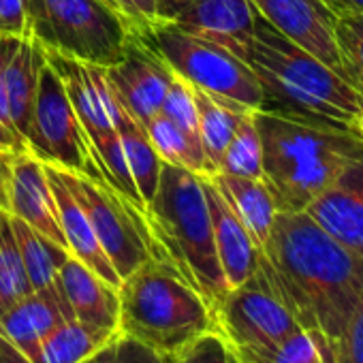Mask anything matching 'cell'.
Instances as JSON below:
<instances>
[{
    "mask_svg": "<svg viewBox=\"0 0 363 363\" xmlns=\"http://www.w3.org/2000/svg\"><path fill=\"white\" fill-rule=\"evenodd\" d=\"M259 269L301 329L331 346L363 301V259L335 242L306 212H278Z\"/></svg>",
    "mask_w": 363,
    "mask_h": 363,
    "instance_id": "6da1fadb",
    "label": "cell"
},
{
    "mask_svg": "<svg viewBox=\"0 0 363 363\" xmlns=\"http://www.w3.org/2000/svg\"><path fill=\"white\" fill-rule=\"evenodd\" d=\"M246 62L263 90L261 109L357 135L363 94L331 67L280 35L261 16Z\"/></svg>",
    "mask_w": 363,
    "mask_h": 363,
    "instance_id": "7a4b0ae2",
    "label": "cell"
},
{
    "mask_svg": "<svg viewBox=\"0 0 363 363\" xmlns=\"http://www.w3.org/2000/svg\"><path fill=\"white\" fill-rule=\"evenodd\" d=\"M261 147L263 182L278 212H306V208L363 154L359 135L293 120L274 111H255Z\"/></svg>",
    "mask_w": 363,
    "mask_h": 363,
    "instance_id": "3957f363",
    "label": "cell"
},
{
    "mask_svg": "<svg viewBox=\"0 0 363 363\" xmlns=\"http://www.w3.org/2000/svg\"><path fill=\"white\" fill-rule=\"evenodd\" d=\"M143 214L154 259L171 265L214 310L229 286L214 246L206 175L162 162L158 189Z\"/></svg>",
    "mask_w": 363,
    "mask_h": 363,
    "instance_id": "277c9868",
    "label": "cell"
},
{
    "mask_svg": "<svg viewBox=\"0 0 363 363\" xmlns=\"http://www.w3.org/2000/svg\"><path fill=\"white\" fill-rule=\"evenodd\" d=\"M118 329L152 348L177 354L214 331V310L171 265L150 259L120 286Z\"/></svg>",
    "mask_w": 363,
    "mask_h": 363,
    "instance_id": "5b68a950",
    "label": "cell"
},
{
    "mask_svg": "<svg viewBox=\"0 0 363 363\" xmlns=\"http://www.w3.org/2000/svg\"><path fill=\"white\" fill-rule=\"evenodd\" d=\"M28 24L45 52L103 69L118 65L139 33L109 0H28Z\"/></svg>",
    "mask_w": 363,
    "mask_h": 363,
    "instance_id": "8992f818",
    "label": "cell"
},
{
    "mask_svg": "<svg viewBox=\"0 0 363 363\" xmlns=\"http://www.w3.org/2000/svg\"><path fill=\"white\" fill-rule=\"evenodd\" d=\"M137 35L191 86L246 109L263 107V90L255 71L229 50L179 30L171 22H154Z\"/></svg>",
    "mask_w": 363,
    "mask_h": 363,
    "instance_id": "52a82bcc",
    "label": "cell"
},
{
    "mask_svg": "<svg viewBox=\"0 0 363 363\" xmlns=\"http://www.w3.org/2000/svg\"><path fill=\"white\" fill-rule=\"evenodd\" d=\"M45 58L48 65L60 75L107 182L133 206L145 212V206L130 177L116 126V120L124 107L116 99L105 69L60 56L56 52H45Z\"/></svg>",
    "mask_w": 363,
    "mask_h": 363,
    "instance_id": "ba28073f",
    "label": "cell"
},
{
    "mask_svg": "<svg viewBox=\"0 0 363 363\" xmlns=\"http://www.w3.org/2000/svg\"><path fill=\"white\" fill-rule=\"evenodd\" d=\"M299 329L259 267L244 284L229 289L214 308V333L235 363H272L280 346Z\"/></svg>",
    "mask_w": 363,
    "mask_h": 363,
    "instance_id": "9c48e42d",
    "label": "cell"
},
{
    "mask_svg": "<svg viewBox=\"0 0 363 363\" xmlns=\"http://www.w3.org/2000/svg\"><path fill=\"white\" fill-rule=\"evenodd\" d=\"M65 184L84 208L94 235L120 280L154 259V242L145 214L107 182L60 169Z\"/></svg>",
    "mask_w": 363,
    "mask_h": 363,
    "instance_id": "30bf717a",
    "label": "cell"
},
{
    "mask_svg": "<svg viewBox=\"0 0 363 363\" xmlns=\"http://www.w3.org/2000/svg\"><path fill=\"white\" fill-rule=\"evenodd\" d=\"M26 145L28 152L48 164L107 182L88 135L73 109L67 88L50 65H45L41 71Z\"/></svg>",
    "mask_w": 363,
    "mask_h": 363,
    "instance_id": "8fae6325",
    "label": "cell"
},
{
    "mask_svg": "<svg viewBox=\"0 0 363 363\" xmlns=\"http://www.w3.org/2000/svg\"><path fill=\"white\" fill-rule=\"evenodd\" d=\"M250 3L280 35L346 79L335 41V13L325 5V0H250Z\"/></svg>",
    "mask_w": 363,
    "mask_h": 363,
    "instance_id": "7c38bea8",
    "label": "cell"
},
{
    "mask_svg": "<svg viewBox=\"0 0 363 363\" xmlns=\"http://www.w3.org/2000/svg\"><path fill=\"white\" fill-rule=\"evenodd\" d=\"M105 75L126 113L145 126L160 113L173 71L137 35L126 56L118 65L107 67Z\"/></svg>",
    "mask_w": 363,
    "mask_h": 363,
    "instance_id": "4fadbf2b",
    "label": "cell"
},
{
    "mask_svg": "<svg viewBox=\"0 0 363 363\" xmlns=\"http://www.w3.org/2000/svg\"><path fill=\"white\" fill-rule=\"evenodd\" d=\"M306 214L335 242L363 259V154L306 208Z\"/></svg>",
    "mask_w": 363,
    "mask_h": 363,
    "instance_id": "5bb4252c",
    "label": "cell"
},
{
    "mask_svg": "<svg viewBox=\"0 0 363 363\" xmlns=\"http://www.w3.org/2000/svg\"><path fill=\"white\" fill-rule=\"evenodd\" d=\"M259 11L250 0H197L171 24L246 60Z\"/></svg>",
    "mask_w": 363,
    "mask_h": 363,
    "instance_id": "9a60e30c",
    "label": "cell"
},
{
    "mask_svg": "<svg viewBox=\"0 0 363 363\" xmlns=\"http://www.w3.org/2000/svg\"><path fill=\"white\" fill-rule=\"evenodd\" d=\"M11 216L24 220L52 242L67 248V240L60 227L56 199L50 186L45 162L33 152H18L11 167L9 210ZM69 250V248H67Z\"/></svg>",
    "mask_w": 363,
    "mask_h": 363,
    "instance_id": "2e32d148",
    "label": "cell"
},
{
    "mask_svg": "<svg viewBox=\"0 0 363 363\" xmlns=\"http://www.w3.org/2000/svg\"><path fill=\"white\" fill-rule=\"evenodd\" d=\"M73 318V312L60 291H33L0 316V333L11 340L33 363H39V348L43 337L60 323Z\"/></svg>",
    "mask_w": 363,
    "mask_h": 363,
    "instance_id": "e0dca14e",
    "label": "cell"
},
{
    "mask_svg": "<svg viewBox=\"0 0 363 363\" xmlns=\"http://www.w3.org/2000/svg\"><path fill=\"white\" fill-rule=\"evenodd\" d=\"M206 199L212 214L214 229V246L218 255V263L229 289L244 284L259 267L261 250L250 238L248 229L216 191V186L206 177Z\"/></svg>",
    "mask_w": 363,
    "mask_h": 363,
    "instance_id": "ac0fdd59",
    "label": "cell"
},
{
    "mask_svg": "<svg viewBox=\"0 0 363 363\" xmlns=\"http://www.w3.org/2000/svg\"><path fill=\"white\" fill-rule=\"evenodd\" d=\"M58 284L75 320L103 331L118 329V320H120L118 286L103 280L99 274H94L75 257H69L60 267Z\"/></svg>",
    "mask_w": 363,
    "mask_h": 363,
    "instance_id": "d6986e66",
    "label": "cell"
},
{
    "mask_svg": "<svg viewBox=\"0 0 363 363\" xmlns=\"http://www.w3.org/2000/svg\"><path fill=\"white\" fill-rule=\"evenodd\" d=\"M48 177H50V186L56 199V208H58V218H60V227L67 240V248L71 252V257H75L77 261H82L86 267H90L94 274H99L103 280H107L113 286H120V276L116 274L111 261L107 259L105 250L101 248L94 229L84 212V208L79 206V201L73 197V193L69 191V186L65 184V179L58 171V167L48 164Z\"/></svg>",
    "mask_w": 363,
    "mask_h": 363,
    "instance_id": "ffe728a7",
    "label": "cell"
},
{
    "mask_svg": "<svg viewBox=\"0 0 363 363\" xmlns=\"http://www.w3.org/2000/svg\"><path fill=\"white\" fill-rule=\"evenodd\" d=\"M48 65L45 50L33 35H26L16 41L11 56L5 67V90H7V105L9 116L16 130L24 137L28 135L35 101L39 92L41 71Z\"/></svg>",
    "mask_w": 363,
    "mask_h": 363,
    "instance_id": "44dd1931",
    "label": "cell"
},
{
    "mask_svg": "<svg viewBox=\"0 0 363 363\" xmlns=\"http://www.w3.org/2000/svg\"><path fill=\"white\" fill-rule=\"evenodd\" d=\"M206 177L216 186V191L223 195V199L248 229L259 250H263L272 233L274 218L278 214L274 197L267 191L265 182L252 177H238L229 173H212Z\"/></svg>",
    "mask_w": 363,
    "mask_h": 363,
    "instance_id": "7402d4cb",
    "label": "cell"
},
{
    "mask_svg": "<svg viewBox=\"0 0 363 363\" xmlns=\"http://www.w3.org/2000/svg\"><path fill=\"white\" fill-rule=\"evenodd\" d=\"M195 101H197V111H199V137H201V147L208 158V164L212 173H218L223 156L235 135V128L242 120L246 109L242 105L216 99L199 88L193 86Z\"/></svg>",
    "mask_w": 363,
    "mask_h": 363,
    "instance_id": "603a6c76",
    "label": "cell"
},
{
    "mask_svg": "<svg viewBox=\"0 0 363 363\" xmlns=\"http://www.w3.org/2000/svg\"><path fill=\"white\" fill-rule=\"evenodd\" d=\"M11 227H13L16 242H18L22 261H24V269H26L33 291L56 289L60 267L71 257V252L16 216H11Z\"/></svg>",
    "mask_w": 363,
    "mask_h": 363,
    "instance_id": "cb8c5ba5",
    "label": "cell"
},
{
    "mask_svg": "<svg viewBox=\"0 0 363 363\" xmlns=\"http://www.w3.org/2000/svg\"><path fill=\"white\" fill-rule=\"evenodd\" d=\"M116 126H118V135H120V143H122V150L126 156L130 177L135 182V189H137L143 206H147L158 189L162 160H160L156 147L152 145V141L145 133V126L135 122L126 113V109L120 111Z\"/></svg>",
    "mask_w": 363,
    "mask_h": 363,
    "instance_id": "d4e9b609",
    "label": "cell"
},
{
    "mask_svg": "<svg viewBox=\"0 0 363 363\" xmlns=\"http://www.w3.org/2000/svg\"><path fill=\"white\" fill-rule=\"evenodd\" d=\"M116 331H103L69 318L43 337L39 348V363H82Z\"/></svg>",
    "mask_w": 363,
    "mask_h": 363,
    "instance_id": "484cf974",
    "label": "cell"
},
{
    "mask_svg": "<svg viewBox=\"0 0 363 363\" xmlns=\"http://www.w3.org/2000/svg\"><path fill=\"white\" fill-rule=\"evenodd\" d=\"M145 133L162 162H169L182 169H191L199 175H212L203 147L197 145L182 128H177L167 116L156 113L145 124Z\"/></svg>",
    "mask_w": 363,
    "mask_h": 363,
    "instance_id": "4316f807",
    "label": "cell"
},
{
    "mask_svg": "<svg viewBox=\"0 0 363 363\" xmlns=\"http://www.w3.org/2000/svg\"><path fill=\"white\" fill-rule=\"evenodd\" d=\"M33 293L9 212H0V316Z\"/></svg>",
    "mask_w": 363,
    "mask_h": 363,
    "instance_id": "83f0119b",
    "label": "cell"
},
{
    "mask_svg": "<svg viewBox=\"0 0 363 363\" xmlns=\"http://www.w3.org/2000/svg\"><path fill=\"white\" fill-rule=\"evenodd\" d=\"M255 111H246L235 128V135L223 156L218 173H229L238 177L263 179V147L255 120Z\"/></svg>",
    "mask_w": 363,
    "mask_h": 363,
    "instance_id": "f1b7e54d",
    "label": "cell"
},
{
    "mask_svg": "<svg viewBox=\"0 0 363 363\" xmlns=\"http://www.w3.org/2000/svg\"><path fill=\"white\" fill-rule=\"evenodd\" d=\"M82 363H177V357L152 348L118 329Z\"/></svg>",
    "mask_w": 363,
    "mask_h": 363,
    "instance_id": "f546056e",
    "label": "cell"
},
{
    "mask_svg": "<svg viewBox=\"0 0 363 363\" xmlns=\"http://www.w3.org/2000/svg\"><path fill=\"white\" fill-rule=\"evenodd\" d=\"M335 41L346 79L363 94V13L335 16Z\"/></svg>",
    "mask_w": 363,
    "mask_h": 363,
    "instance_id": "4dcf8cb0",
    "label": "cell"
},
{
    "mask_svg": "<svg viewBox=\"0 0 363 363\" xmlns=\"http://www.w3.org/2000/svg\"><path fill=\"white\" fill-rule=\"evenodd\" d=\"M162 116H167L177 128L184 130L197 145H201V137H199V111H197V101H195V92L193 86L189 82H184L179 75L173 73L162 109Z\"/></svg>",
    "mask_w": 363,
    "mask_h": 363,
    "instance_id": "1f68e13d",
    "label": "cell"
},
{
    "mask_svg": "<svg viewBox=\"0 0 363 363\" xmlns=\"http://www.w3.org/2000/svg\"><path fill=\"white\" fill-rule=\"evenodd\" d=\"M272 363H333V346L323 333L299 329L280 346Z\"/></svg>",
    "mask_w": 363,
    "mask_h": 363,
    "instance_id": "d6a6232c",
    "label": "cell"
},
{
    "mask_svg": "<svg viewBox=\"0 0 363 363\" xmlns=\"http://www.w3.org/2000/svg\"><path fill=\"white\" fill-rule=\"evenodd\" d=\"M16 41L18 39L13 37H0V145L9 147L13 152H26L28 145L11 122L9 105H7V90H5V67H7V60L11 56Z\"/></svg>",
    "mask_w": 363,
    "mask_h": 363,
    "instance_id": "836d02e7",
    "label": "cell"
},
{
    "mask_svg": "<svg viewBox=\"0 0 363 363\" xmlns=\"http://www.w3.org/2000/svg\"><path fill=\"white\" fill-rule=\"evenodd\" d=\"M175 357H177V363H229L231 361V352L227 350L220 335L214 331H208L195 337Z\"/></svg>",
    "mask_w": 363,
    "mask_h": 363,
    "instance_id": "e575fe53",
    "label": "cell"
},
{
    "mask_svg": "<svg viewBox=\"0 0 363 363\" xmlns=\"http://www.w3.org/2000/svg\"><path fill=\"white\" fill-rule=\"evenodd\" d=\"M333 363H363V301L333 346Z\"/></svg>",
    "mask_w": 363,
    "mask_h": 363,
    "instance_id": "d590c367",
    "label": "cell"
},
{
    "mask_svg": "<svg viewBox=\"0 0 363 363\" xmlns=\"http://www.w3.org/2000/svg\"><path fill=\"white\" fill-rule=\"evenodd\" d=\"M30 35L28 0H0V37L22 39Z\"/></svg>",
    "mask_w": 363,
    "mask_h": 363,
    "instance_id": "8d00e7d4",
    "label": "cell"
},
{
    "mask_svg": "<svg viewBox=\"0 0 363 363\" xmlns=\"http://www.w3.org/2000/svg\"><path fill=\"white\" fill-rule=\"evenodd\" d=\"M111 3L137 30H145L156 22V0H111Z\"/></svg>",
    "mask_w": 363,
    "mask_h": 363,
    "instance_id": "74e56055",
    "label": "cell"
},
{
    "mask_svg": "<svg viewBox=\"0 0 363 363\" xmlns=\"http://www.w3.org/2000/svg\"><path fill=\"white\" fill-rule=\"evenodd\" d=\"M18 152L0 145V212L9 210V189H11V167Z\"/></svg>",
    "mask_w": 363,
    "mask_h": 363,
    "instance_id": "f35d334b",
    "label": "cell"
},
{
    "mask_svg": "<svg viewBox=\"0 0 363 363\" xmlns=\"http://www.w3.org/2000/svg\"><path fill=\"white\" fill-rule=\"evenodd\" d=\"M197 0H156V22H173Z\"/></svg>",
    "mask_w": 363,
    "mask_h": 363,
    "instance_id": "ab89813d",
    "label": "cell"
},
{
    "mask_svg": "<svg viewBox=\"0 0 363 363\" xmlns=\"http://www.w3.org/2000/svg\"><path fill=\"white\" fill-rule=\"evenodd\" d=\"M0 363H33V361L11 340H7L0 333Z\"/></svg>",
    "mask_w": 363,
    "mask_h": 363,
    "instance_id": "60d3db41",
    "label": "cell"
},
{
    "mask_svg": "<svg viewBox=\"0 0 363 363\" xmlns=\"http://www.w3.org/2000/svg\"><path fill=\"white\" fill-rule=\"evenodd\" d=\"M325 5L335 13H363V0H325Z\"/></svg>",
    "mask_w": 363,
    "mask_h": 363,
    "instance_id": "b9f144b4",
    "label": "cell"
},
{
    "mask_svg": "<svg viewBox=\"0 0 363 363\" xmlns=\"http://www.w3.org/2000/svg\"><path fill=\"white\" fill-rule=\"evenodd\" d=\"M357 135H359V139L363 141V113H361V118H359V122H357Z\"/></svg>",
    "mask_w": 363,
    "mask_h": 363,
    "instance_id": "7bdbcfd3",
    "label": "cell"
},
{
    "mask_svg": "<svg viewBox=\"0 0 363 363\" xmlns=\"http://www.w3.org/2000/svg\"><path fill=\"white\" fill-rule=\"evenodd\" d=\"M229 363H235V359H233V357H231V361H229Z\"/></svg>",
    "mask_w": 363,
    "mask_h": 363,
    "instance_id": "ee69618b",
    "label": "cell"
},
{
    "mask_svg": "<svg viewBox=\"0 0 363 363\" xmlns=\"http://www.w3.org/2000/svg\"><path fill=\"white\" fill-rule=\"evenodd\" d=\"M109 3H111V0H109ZM111 5H113V3H111Z\"/></svg>",
    "mask_w": 363,
    "mask_h": 363,
    "instance_id": "f6af8a7d",
    "label": "cell"
}]
</instances>
